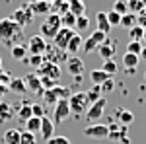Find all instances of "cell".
Masks as SVG:
<instances>
[{
    "label": "cell",
    "instance_id": "obj_1",
    "mask_svg": "<svg viewBox=\"0 0 146 144\" xmlns=\"http://www.w3.org/2000/svg\"><path fill=\"white\" fill-rule=\"evenodd\" d=\"M23 27H20L18 23L8 18H2L0 20V41L6 45V47H14V45H20L23 41Z\"/></svg>",
    "mask_w": 146,
    "mask_h": 144
},
{
    "label": "cell",
    "instance_id": "obj_2",
    "mask_svg": "<svg viewBox=\"0 0 146 144\" xmlns=\"http://www.w3.org/2000/svg\"><path fill=\"white\" fill-rule=\"evenodd\" d=\"M62 25H60V16H56V14H47L45 18H43V22H41V27H39V35L43 37V39H53L56 33H58V29H60Z\"/></svg>",
    "mask_w": 146,
    "mask_h": 144
},
{
    "label": "cell",
    "instance_id": "obj_3",
    "mask_svg": "<svg viewBox=\"0 0 146 144\" xmlns=\"http://www.w3.org/2000/svg\"><path fill=\"white\" fill-rule=\"evenodd\" d=\"M68 107H70V115L82 117L88 111V107H90V101L86 98V92H74L68 98Z\"/></svg>",
    "mask_w": 146,
    "mask_h": 144
},
{
    "label": "cell",
    "instance_id": "obj_4",
    "mask_svg": "<svg viewBox=\"0 0 146 144\" xmlns=\"http://www.w3.org/2000/svg\"><path fill=\"white\" fill-rule=\"evenodd\" d=\"M10 18L18 23L20 27H27L29 23L33 22L35 16H33V10H31V6H29V2H25V4H22L16 12H12Z\"/></svg>",
    "mask_w": 146,
    "mask_h": 144
},
{
    "label": "cell",
    "instance_id": "obj_5",
    "mask_svg": "<svg viewBox=\"0 0 146 144\" xmlns=\"http://www.w3.org/2000/svg\"><path fill=\"white\" fill-rule=\"evenodd\" d=\"M105 107H107V98L103 96V98H100L96 103H92L90 107H88V111L84 113V115H86V121L90 123V125L98 123L101 117H103V111H105Z\"/></svg>",
    "mask_w": 146,
    "mask_h": 144
},
{
    "label": "cell",
    "instance_id": "obj_6",
    "mask_svg": "<svg viewBox=\"0 0 146 144\" xmlns=\"http://www.w3.org/2000/svg\"><path fill=\"white\" fill-rule=\"evenodd\" d=\"M68 53L66 51H62V49H58V47H55L53 43H47V49L45 53H43V58L45 60H49V62H53V64H62V62H66L68 60Z\"/></svg>",
    "mask_w": 146,
    "mask_h": 144
},
{
    "label": "cell",
    "instance_id": "obj_7",
    "mask_svg": "<svg viewBox=\"0 0 146 144\" xmlns=\"http://www.w3.org/2000/svg\"><path fill=\"white\" fill-rule=\"evenodd\" d=\"M107 134H109V129L103 123H94L84 129V136H88L92 140H107Z\"/></svg>",
    "mask_w": 146,
    "mask_h": 144
},
{
    "label": "cell",
    "instance_id": "obj_8",
    "mask_svg": "<svg viewBox=\"0 0 146 144\" xmlns=\"http://www.w3.org/2000/svg\"><path fill=\"white\" fill-rule=\"evenodd\" d=\"M23 84H25V90L29 92V94H33V96H43V86H41V80L39 76L35 74V72H27L25 76H23Z\"/></svg>",
    "mask_w": 146,
    "mask_h": 144
},
{
    "label": "cell",
    "instance_id": "obj_9",
    "mask_svg": "<svg viewBox=\"0 0 146 144\" xmlns=\"http://www.w3.org/2000/svg\"><path fill=\"white\" fill-rule=\"evenodd\" d=\"M35 74L37 76H47V78H51V80H55V82H58L60 80V66L49 62V60H43V64L35 70Z\"/></svg>",
    "mask_w": 146,
    "mask_h": 144
},
{
    "label": "cell",
    "instance_id": "obj_10",
    "mask_svg": "<svg viewBox=\"0 0 146 144\" xmlns=\"http://www.w3.org/2000/svg\"><path fill=\"white\" fill-rule=\"evenodd\" d=\"M70 117V107H68V100H58L53 107V123H64Z\"/></svg>",
    "mask_w": 146,
    "mask_h": 144
},
{
    "label": "cell",
    "instance_id": "obj_11",
    "mask_svg": "<svg viewBox=\"0 0 146 144\" xmlns=\"http://www.w3.org/2000/svg\"><path fill=\"white\" fill-rule=\"evenodd\" d=\"M27 55H43L47 49V41L41 37V35H31L27 39Z\"/></svg>",
    "mask_w": 146,
    "mask_h": 144
},
{
    "label": "cell",
    "instance_id": "obj_12",
    "mask_svg": "<svg viewBox=\"0 0 146 144\" xmlns=\"http://www.w3.org/2000/svg\"><path fill=\"white\" fill-rule=\"evenodd\" d=\"M109 134H107V140L113 142H121L125 136H129V127H125L121 123H109Z\"/></svg>",
    "mask_w": 146,
    "mask_h": 144
},
{
    "label": "cell",
    "instance_id": "obj_13",
    "mask_svg": "<svg viewBox=\"0 0 146 144\" xmlns=\"http://www.w3.org/2000/svg\"><path fill=\"white\" fill-rule=\"evenodd\" d=\"M76 33L74 29H68V27H60L58 29V33L53 37V45L55 47H58V49H62V51H66V45L68 41L72 39V35Z\"/></svg>",
    "mask_w": 146,
    "mask_h": 144
},
{
    "label": "cell",
    "instance_id": "obj_14",
    "mask_svg": "<svg viewBox=\"0 0 146 144\" xmlns=\"http://www.w3.org/2000/svg\"><path fill=\"white\" fill-rule=\"evenodd\" d=\"M66 70H68V74H72V76H82V72H84V60L76 55L68 56Z\"/></svg>",
    "mask_w": 146,
    "mask_h": 144
},
{
    "label": "cell",
    "instance_id": "obj_15",
    "mask_svg": "<svg viewBox=\"0 0 146 144\" xmlns=\"http://www.w3.org/2000/svg\"><path fill=\"white\" fill-rule=\"evenodd\" d=\"M98 55L101 56V60H109V58H113L115 56V51H117V45L113 43V41H105V43H101V45H98Z\"/></svg>",
    "mask_w": 146,
    "mask_h": 144
},
{
    "label": "cell",
    "instance_id": "obj_16",
    "mask_svg": "<svg viewBox=\"0 0 146 144\" xmlns=\"http://www.w3.org/2000/svg\"><path fill=\"white\" fill-rule=\"evenodd\" d=\"M39 134H41V138H45V140H49L51 136H55V123L51 121L47 115L41 119V131H39Z\"/></svg>",
    "mask_w": 146,
    "mask_h": 144
},
{
    "label": "cell",
    "instance_id": "obj_17",
    "mask_svg": "<svg viewBox=\"0 0 146 144\" xmlns=\"http://www.w3.org/2000/svg\"><path fill=\"white\" fill-rule=\"evenodd\" d=\"M14 115H16V107L8 101H0V123L14 119Z\"/></svg>",
    "mask_w": 146,
    "mask_h": 144
},
{
    "label": "cell",
    "instance_id": "obj_18",
    "mask_svg": "<svg viewBox=\"0 0 146 144\" xmlns=\"http://www.w3.org/2000/svg\"><path fill=\"white\" fill-rule=\"evenodd\" d=\"M16 115H18V119L20 121H27V119H31L33 115H31V103L29 101H22L18 107H16Z\"/></svg>",
    "mask_w": 146,
    "mask_h": 144
},
{
    "label": "cell",
    "instance_id": "obj_19",
    "mask_svg": "<svg viewBox=\"0 0 146 144\" xmlns=\"http://www.w3.org/2000/svg\"><path fill=\"white\" fill-rule=\"evenodd\" d=\"M115 117H117V123H121L125 127H129L131 123H135V115L129 109H123V107H119V109L115 111Z\"/></svg>",
    "mask_w": 146,
    "mask_h": 144
},
{
    "label": "cell",
    "instance_id": "obj_20",
    "mask_svg": "<svg viewBox=\"0 0 146 144\" xmlns=\"http://www.w3.org/2000/svg\"><path fill=\"white\" fill-rule=\"evenodd\" d=\"M29 6H31V10H33V16H43V18H45L47 14H51V4H49L47 0H39V2L29 4Z\"/></svg>",
    "mask_w": 146,
    "mask_h": 144
},
{
    "label": "cell",
    "instance_id": "obj_21",
    "mask_svg": "<svg viewBox=\"0 0 146 144\" xmlns=\"http://www.w3.org/2000/svg\"><path fill=\"white\" fill-rule=\"evenodd\" d=\"M82 41H84V39H82V35H80V33L72 35V39H70L68 45H66V53H68V55H76L80 49H82Z\"/></svg>",
    "mask_w": 146,
    "mask_h": 144
},
{
    "label": "cell",
    "instance_id": "obj_22",
    "mask_svg": "<svg viewBox=\"0 0 146 144\" xmlns=\"http://www.w3.org/2000/svg\"><path fill=\"white\" fill-rule=\"evenodd\" d=\"M68 12L74 14L76 18H78V16H84V14H86V4H84V0H68Z\"/></svg>",
    "mask_w": 146,
    "mask_h": 144
},
{
    "label": "cell",
    "instance_id": "obj_23",
    "mask_svg": "<svg viewBox=\"0 0 146 144\" xmlns=\"http://www.w3.org/2000/svg\"><path fill=\"white\" fill-rule=\"evenodd\" d=\"M10 53H12V58L14 60H20V62H23L25 58H27V47L25 45H14V47H10Z\"/></svg>",
    "mask_w": 146,
    "mask_h": 144
},
{
    "label": "cell",
    "instance_id": "obj_24",
    "mask_svg": "<svg viewBox=\"0 0 146 144\" xmlns=\"http://www.w3.org/2000/svg\"><path fill=\"white\" fill-rule=\"evenodd\" d=\"M8 90L14 92V94H27V90H25V84H23V78H12L10 82H8Z\"/></svg>",
    "mask_w": 146,
    "mask_h": 144
},
{
    "label": "cell",
    "instance_id": "obj_25",
    "mask_svg": "<svg viewBox=\"0 0 146 144\" xmlns=\"http://www.w3.org/2000/svg\"><path fill=\"white\" fill-rule=\"evenodd\" d=\"M96 22H98V29H100V31H103V33L109 35V31H111V25H109V20H107V14H105V12H98Z\"/></svg>",
    "mask_w": 146,
    "mask_h": 144
},
{
    "label": "cell",
    "instance_id": "obj_26",
    "mask_svg": "<svg viewBox=\"0 0 146 144\" xmlns=\"http://www.w3.org/2000/svg\"><path fill=\"white\" fill-rule=\"evenodd\" d=\"M68 12V0H53L51 2V14L62 16Z\"/></svg>",
    "mask_w": 146,
    "mask_h": 144
},
{
    "label": "cell",
    "instance_id": "obj_27",
    "mask_svg": "<svg viewBox=\"0 0 146 144\" xmlns=\"http://www.w3.org/2000/svg\"><path fill=\"white\" fill-rule=\"evenodd\" d=\"M20 136H22L20 129H8L4 133V144H20Z\"/></svg>",
    "mask_w": 146,
    "mask_h": 144
},
{
    "label": "cell",
    "instance_id": "obj_28",
    "mask_svg": "<svg viewBox=\"0 0 146 144\" xmlns=\"http://www.w3.org/2000/svg\"><path fill=\"white\" fill-rule=\"evenodd\" d=\"M138 64H140V56L131 55V53H125L123 55V66L127 68V70H135Z\"/></svg>",
    "mask_w": 146,
    "mask_h": 144
},
{
    "label": "cell",
    "instance_id": "obj_29",
    "mask_svg": "<svg viewBox=\"0 0 146 144\" xmlns=\"http://www.w3.org/2000/svg\"><path fill=\"white\" fill-rule=\"evenodd\" d=\"M25 131L37 136L39 131H41V119H39V117H31V119H27V121H25Z\"/></svg>",
    "mask_w": 146,
    "mask_h": 144
},
{
    "label": "cell",
    "instance_id": "obj_30",
    "mask_svg": "<svg viewBox=\"0 0 146 144\" xmlns=\"http://www.w3.org/2000/svg\"><path fill=\"white\" fill-rule=\"evenodd\" d=\"M107 78H111V76H109V74H105L101 68H98V70H92V72H90V80H92V84H94V86H100V84H103Z\"/></svg>",
    "mask_w": 146,
    "mask_h": 144
},
{
    "label": "cell",
    "instance_id": "obj_31",
    "mask_svg": "<svg viewBox=\"0 0 146 144\" xmlns=\"http://www.w3.org/2000/svg\"><path fill=\"white\" fill-rule=\"evenodd\" d=\"M101 70L113 78L115 74H117V72H119V64H117L113 58H109V60H103V66H101Z\"/></svg>",
    "mask_w": 146,
    "mask_h": 144
},
{
    "label": "cell",
    "instance_id": "obj_32",
    "mask_svg": "<svg viewBox=\"0 0 146 144\" xmlns=\"http://www.w3.org/2000/svg\"><path fill=\"white\" fill-rule=\"evenodd\" d=\"M119 25H123V27H127V29H131V27L138 25V23H136V14H131V12L123 14V16H121V23H119Z\"/></svg>",
    "mask_w": 146,
    "mask_h": 144
},
{
    "label": "cell",
    "instance_id": "obj_33",
    "mask_svg": "<svg viewBox=\"0 0 146 144\" xmlns=\"http://www.w3.org/2000/svg\"><path fill=\"white\" fill-rule=\"evenodd\" d=\"M41 98H43V103H45V105H49V107H55V103L58 101V98H56V94H55V90H53V88H51V90H45Z\"/></svg>",
    "mask_w": 146,
    "mask_h": 144
},
{
    "label": "cell",
    "instance_id": "obj_34",
    "mask_svg": "<svg viewBox=\"0 0 146 144\" xmlns=\"http://www.w3.org/2000/svg\"><path fill=\"white\" fill-rule=\"evenodd\" d=\"M60 25H62V27H68V29H74V25H76V16L70 14V12L62 14V16H60Z\"/></svg>",
    "mask_w": 146,
    "mask_h": 144
},
{
    "label": "cell",
    "instance_id": "obj_35",
    "mask_svg": "<svg viewBox=\"0 0 146 144\" xmlns=\"http://www.w3.org/2000/svg\"><path fill=\"white\" fill-rule=\"evenodd\" d=\"M90 27V18L84 14V16H78L76 18V25H74V31L80 33V31H84V29H88Z\"/></svg>",
    "mask_w": 146,
    "mask_h": 144
},
{
    "label": "cell",
    "instance_id": "obj_36",
    "mask_svg": "<svg viewBox=\"0 0 146 144\" xmlns=\"http://www.w3.org/2000/svg\"><path fill=\"white\" fill-rule=\"evenodd\" d=\"M127 8H129L131 14H138L142 8H146V0H129L127 2Z\"/></svg>",
    "mask_w": 146,
    "mask_h": 144
},
{
    "label": "cell",
    "instance_id": "obj_37",
    "mask_svg": "<svg viewBox=\"0 0 146 144\" xmlns=\"http://www.w3.org/2000/svg\"><path fill=\"white\" fill-rule=\"evenodd\" d=\"M43 60H45V58H43V55H27V58H25L23 62H25V64H31V68H35V70H37V68L43 64Z\"/></svg>",
    "mask_w": 146,
    "mask_h": 144
},
{
    "label": "cell",
    "instance_id": "obj_38",
    "mask_svg": "<svg viewBox=\"0 0 146 144\" xmlns=\"http://www.w3.org/2000/svg\"><path fill=\"white\" fill-rule=\"evenodd\" d=\"M86 98H88V101H90V105H92V103H96L100 98H103V96H101L100 86H94L92 90H86Z\"/></svg>",
    "mask_w": 146,
    "mask_h": 144
},
{
    "label": "cell",
    "instance_id": "obj_39",
    "mask_svg": "<svg viewBox=\"0 0 146 144\" xmlns=\"http://www.w3.org/2000/svg\"><path fill=\"white\" fill-rule=\"evenodd\" d=\"M142 35H144V29L140 25H135L129 29V39L131 41H142Z\"/></svg>",
    "mask_w": 146,
    "mask_h": 144
},
{
    "label": "cell",
    "instance_id": "obj_40",
    "mask_svg": "<svg viewBox=\"0 0 146 144\" xmlns=\"http://www.w3.org/2000/svg\"><path fill=\"white\" fill-rule=\"evenodd\" d=\"M96 49H98V43H96L92 37H88V39H84V41H82V49H80V51L88 55V53H94Z\"/></svg>",
    "mask_w": 146,
    "mask_h": 144
},
{
    "label": "cell",
    "instance_id": "obj_41",
    "mask_svg": "<svg viewBox=\"0 0 146 144\" xmlns=\"http://www.w3.org/2000/svg\"><path fill=\"white\" fill-rule=\"evenodd\" d=\"M100 90H101V96H107V94H111L113 90H115V80H113V78H107L103 84H100Z\"/></svg>",
    "mask_w": 146,
    "mask_h": 144
},
{
    "label": "cell",
    "instance_id": "obj_42",
    "mask_svg": "<svg viewBox=\"0 0 146 144\" xmlns=\"http://www.w3.org/2000/svg\"><path fill=\"white\" fill-rule=\"evenodd\" d=\"M45 111H47V107L43 105V103H31V115H33V117H39V119H43V117L47 115Z\"/></svg>",
    "mask_w": 146,
    "mask_h": 144
},
{
    "label": "cell",
    "instance_id": "obj_43",
    "mask_svg": "<svg viewBox=\"0 0 146 144\" xmlns=\"http://www.w3.org/2000/svg\"><path fill=\"white\" fill-rule=\"evenodd\" d=\"M55 94L58 100H68L70 96H72V92H70V88H66V86H55Z\"/></svg>",
    "mask_w": 146,
    "mask_h": 144
},
{
    "label": "cell",
    "instance_id": "obj_44",
    "mask_svg": "<svg viewBox=\"0 0 146 144\" xmlns=\"http://www.w3.org/2000/svg\"><path fill=\"white\" fill-rule=\"evenodd\" d=\"M142 47L144 45L140 43V41H129V45H127V53H131V55H140V51H142Z\"/></svg>",
    "mask_w": 146,
    "mask_h": 144
},
{
    "label": "cell",
    "instance_id": "obj_45",
    "mask_svg": "<svg viewBox=\"0 0 146 144\" xmlns=\"http://www.w3.org/2000/svg\"><path fill=\"white\" fill-rule=\"evenodd\" d=\"M20 144H37V136L27 131H22V136H20Z\"/></svg>",
    "mask_w": 146,
    "mask_h": 144
},
{
    "label": "cell",
    "instance_id": "obj_46",
    "mask_svg": "<svg viewBox=\"0 0 146 144\" xmlns=\"http://www.w3.org/2000/svg\"><path fill=\"white\" fill-rule=\"evenodd\" d=\"M111 10L123 16V14H127V12H129V8H127V2H123V0H115V2H113V8H111Z\"/></svg>",
    "mask_w": 146,
    "mask_h": 144
},
{
    "label": "cell",
    "instance_id": "obj_47",
    "mask_svg": "<svg viewBox=\"0 0 146 144\" xmlns=\"http://www.w3.org/2000/svg\"><path fill=\"white\" fill-rule=\"evenodd\" d=\"M105 14H107V20H109V25H111V27H115V25L121 23V14H117V12H113V10L105 12Z\"/></svg>",
    "mask_w": 146,
    "mask_h": 144
},
{
    "label": "cell",
    "instance_id": "obj_48",
    "mask_svg": "<svg viewBox=\"0 0 146 144\" xmlns=\"http://www.w3.org/2000/svg\"><path fill=\"white\" fill-rule=\"evenodd\" d=\"M90 37H92V39H94V41H96L98 45L105 43V41L109 39V35H107V33H103V31H100V29H96V31H94V33H92Z\"/></svg>",
    "mask_w": 146,
    "mask_h": 144
},
{
    "label": "cell",
    "instance_id": "obj_49",
    "mask_svg": "<svg viewBox=\"0 0 146 144\" xmlns=\"http://www.w3.org/2000/svg\"><path fill=\"white\" fill-rule=\"evenodd\" d=\"M47 144H72L68 136H51L49 140H45Z\"/></svg>",
    "mask_w": 146,
    "mask_h": 144
},
{
    "label": "cell",
    "instance_id": "obj_50",
    "mask_svg": "<svg viewBox=\"0 0 146 144\" xmlns=\"http://www.w3.org/2000/svg\"><path fill=\"white\" fill-rule=\"evenodd\" d=\"M39 80H41L43 90H51V88H55V86H56L55 80H51V78H47V76H39Z\"/></svg>",
    "mask_w": 146,
    "mask_h": 144
},
{
    "label": "cell",
    "instance_id": "obj_51",
    "mask_svg": "<svg viewBox=\"0 0 146 144\" xmlns=\"http://www.w3.org/2000/svg\"><path fill=\"white\" fill-rule=\"evenodd\" d=\"M136 23H138L142 29L146 27V8H142V10L136 14Z\"/></svg>",
    "mask_w": 146,
    "mask_h": 144
},
{
    "label": "cell",
    "instance_id": "obj_52",
    "mask_svg": "<svg viewBox=\"0 0 146 144\" xmlns=\"http://www.w3.org/2000/svg\"><path fill=\"white\" fill-rule=\"evenodd\" d=\"M138 56H140V60H144V62H146V45L142 47V51H140V55H138Z\"/></svg>",
    "mask_w": 146,
    "mask_h": 144
},
{
    "label": "cell",
    "instance_id": "obj_53",
    "mask_svg": "<svg viewBox=\"0 0 146 144\" xmlns=\"http://www.w3.org/2000/svg\"><path fill=\"white\" fill-rule=\"evenodd\" d=\"M121 144H131V138H129V136H125L123 140H121Z\"/></svg>",
    "mask_w": 146,
    "mask_h": 144
},
{
    "label": "cell",
    "instance_id": "obj_54",
    "mask_svg": "<svg viewBox=\"0 0 146 144\" xmlns=\"http://www.w3.org/2000/svg\"><path fill=\"white\" fill-rule=\"evenodd\" d=\"M142 41L146 43V27H144V35H142Z\"/></svg>",
    "mask_w": 146,
    "mask_h": 144
},
{
    "label": "cell",
    "instance_id": "obj_55",
    "mask_svg": "<svg viewBox=\"0 0 146 144\" xmlns=\"http://www.w3.org/2000/svg\"><path fill=\"white\" fill-rule=\"evenodd\" d=\"M33 2H39V0H29V4H33Z\"/></svg>",
    "mask_w": 146,
    "mask_h": 144
},
{
    "label": "cell",
    "instance_id": "obj_56",
    "mask_svg": "<svg viewBox=\"0 0 146 144\" xmlns=\"http://www.w3.org/2000/svg\"><path fill=\"white\" fill-rule=\"evenodd\" d=\"M0 68H2V56H0Z\"/></svg>",
    "mask_w": 146,
    "mask_h": 144
},
{
    "label": "cell",
    "instance_id": "obj_57",
    "mask_svg": "<svg viewBox=\"0 0 146 144\" xmlns=\"http://www.w3.org/2000/svg\"><path fill=\"white\" fill-rule=\"evenodd\" d=\"M144 80H146V72H144Z\"/></svg>",
    "mask_w": 146,
    "mask_h": 144
},
{
    "label": "cell",
    "instance_id": "obj_58",
    "mask_svg": "<svg viewBox=\"0 0 146 144\" xmlns=\"http://www.w3.org/2000/svg\"><path fill=\"white\" fill-rule=\"evenodd\" d=\"M123 2H129V0H123Z\"/></svg>",
    "mask_w": 146,
    "mask_h": 144
}]
</instances>
